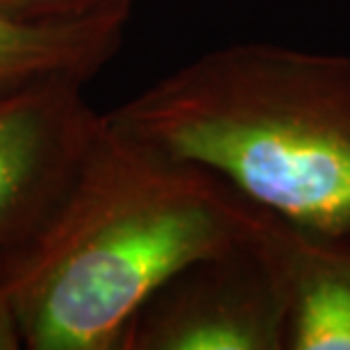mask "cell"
<instances>
[{
	"label": "cell",
	"mask_w": 350,
	"mask_h": 350,
	"mask_svg": "<svg viewBox=\"0 0 350 350\" xmlns=\"http://www.w3.org/2000/svg\"><path fill=\"white\" fill-rule=\"evenodd\" d=\"M269 212L212 173L103 128L57 205L0 250L27 350H123L137 312L205 257L253 241Z\"/></svg>",
	"instance_id": "1"
},
{
	"label": "cell",
	"mask_w": 350,
	"mask_h": 350,
	"mask_svg": "<svg viewBox=\"0 0 350 350\" xmlns=\"http://www.w3.org/2000/svg\"><path fill=\"white\" fill-rule=\"evenodd\" d=\"M105 118L293 226L350 230V55L273 41L221 46Z\"/></svg>",
	"instance_id": "2"
},
{
	"label": "cell",
	"mask_w": 350,
	"mask_h": 350,
	"mask_svg": "<svg viewBox=\"0 0 350 350\" xmlns=\"http://www.w3.org/2000/svg\"><path fill=\"white\" fill-rule=\"evenodd\" d=\"M289 298L262 228L253 241L189 264L159 286L123 350H289Z\"/></svg>",
	"instance_id": "3"
},
{
	"label": "cell",
	"mask_w": 350,
	"mask_h": 350,
	"mask_svg": "<svg viewBox=\"0 0 350 350\" xmlns=\"http://www.w3.org/2000/svg\"><path fill=\"white\" fill-rule=\"evenodd\" d=\"M100 128L80 85L0 91V250L44 223Z\"/></svg>",
	"instance_id": "4"
},
{
	"label": "cell",
	"mask_w": 350,
	"mask_h": 350,
	"mask_svg": "<svg viewBox=\"0 0 350 350\" xmlns=\"http://www.w3.org/2000/svg\"><path fill=\"white\" fill-rule=\"evenodd\" d=\"M264 246L289 298V350H350V230L317 232L269 212Z\"/></svg>",
	"instance_id": "5"
},
{
	"label": "cell",
	"mask_w": 350,
	"mask_h": 350,
	"mask_svg": "<svg viewBox=\"0 0 350 350\" xmlns=\"http://www.w3.org/2000/svg\"><path fill=\"white\" fill-rule=\"evenodd\" d=\"M130 12L30 23L0 10V91L51 82L85 87L123 44Z\"/></svg>",
	"instance_id": "6"
},
{
	"label": "cell",
	"mask_w": 350,
	"mask_h": 350,
	"mask_svg": "<svg viewBox=\"0 0 350 350\" xmlns=\"http://www.w3.org/2000/svg\"><path fill=\"white\" fill-rule=\"evenodd\" d=\"M135 0H0V10L30 23L78 21L109 12H130Z\"/></svg>",
	"instance_id": "7"
},
{
	"label": "cell",
	"mask_w": 350,
	"mask_h": 350,
	"mask_svg": "<svg viewBox=\"0 0 350 350\" xmlns=\"http://www.w3.org/2000/svg\"><path fill=\"white\" fill-rule=\"evenodd\" d=\"M25 348L23 327H21L16 307H14L5 284L0 282V350H21Z\"/></svg>",
	"instance_id": "8"
}]
</instances>
